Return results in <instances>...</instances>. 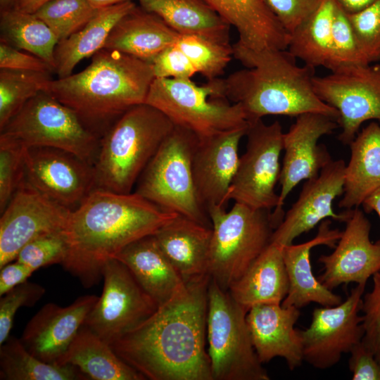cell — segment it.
I'll use <instances>...</instances> for the list:
<instances>
[{"instance_id":"cell-1","label":"cell","mask_w":380,"mask_h":380,"mask_svg":"<svg viewBox=\"0 0 380 380\" xmlns=\"http://www.w3.org/2000/svg\"><path fill=\"white\" fill-rule=\"evenodd\" d=\"M209 274L184 288L111 348L151 380H213L205 349Z\"/></svg>"},{"instance_id":"cell-2","label":"cell","mask_w":380,"mask_h":380,"mask_svg":"<svg viewBox=\"0 0 380 380\" xmlns=\"http://www.w3.org/2000/svg\"><path fill=\"white\" fill-rule=\"evenodd\" d=\"M177 215L134 192L95 189L70 210L64 229L68 251L62 265L90 288L103 277L108 260L131 243L154 234Z\"/></svg>"},{"instance_id":"cell-3","label":"cell","mask_w":380,"mask_h":380,"mask_svg":"<svg viewBox=\"0 0 380 380\" xmlns=\"http://www.w3.org/2000/svg\"><path fill=\"white\" fill-rule=\"evenodd\" d=\"M233 56L246 68L221 79L223 96L239 104L249 122L270 115L321 113L338 122V112L315 94L314 68L296 64L288 50L252 51L238 43Z\"/></svg>"},{"instance_id":"cell-4","label":"cell","mask_w":380,"mask_h":380,"mask_svg":"<svg viewBox=\"0 0 380 380\" xmlns=\"http://www.w3.org/2000/svg\"><path fill=\"white\" fill-rule=\"evenodd\" d=\"M154 79L151 63L103 48L83 70L50 80L44 91L101 139L126 111L145 103Z\"/></svg>"},{"instance_id":"cell-5","label":"cell","mask_w":380,"mask_h":380,"mask_svg":"<svg viewBox=\"0 0 380 380\" xmlns=\"http://www.w3.org/2000/svg\"><path fill=\"white\" fill-rule=\"evenodd\" d=\"M175 127L146 103L126 111L102 136L94 163L96 189L129 194L140 175Z\"/></svg>"},{"instance_id":"cell-6","label":"cell","mask_w":380,"mask_h":380,"mask_svg":"<svg viewBox=\"0 0 380 380\" xmlns=\"http://www.w3.org/2000/svg\"><path fill=\"white\" fill-rule=\"evenodd\" d=\"M208 213L212 228L208 274L228 290L269 246L284 216L236 202L229 211L213 205Z\"/></svg>"},{"instance_id":"cell-7","label":"cell","mask_w":380,"mask_h":380,"mask_svg":"<svg viewBox=\"0 0 380 380\" xmlns=\"http://www.w3.org/2000/svg\"><path fill=\"white\" fill-rule=\"evenodd\" d=\"M145 103L198 139L248 128L250 124L242 107L223 97L220 78L199 86L191 79L155 77Z\"/></svg>"},{"instance_id":"cell-8","label":"cell","mask_w":380,"mask_h":380,"mask_svg":"<svg viewBox=\"0 0 380 380\" xmlns=\"http://www.w3.org/2000/svg\"><path fill=\"white\" fill-rule=\"evenodd\" d=\"M198 139L190 130L175 125L140 175L134 193L166 211L211 227L193 178L192 156Z\"/></svg>"},{"instance_id":"cell-9","label":"cell","mask_w":380,"mask_h":380,"mask_svg":"<svg viewBox=\"0 0 380 380\" xmlns=\"http://www.w3.org/2000/svg\"><path fill=\"white\" fill-rule=\"evenodd\" d=\"M210 277L206 336L213 380H269L253 346L248 312Z\"/></svg>"},{"instance_id":"cell-10","label":"cell","mask_w":380,"mask_h":380,"mask_svg":"<svg viewBox=\"0 0 380 380\" xmlns=\"http://www.w3.org/2000/svg\"><path fill=\"white\" fill-rule=\"evenodd\" d=\"M1 132L19 139L27 148L51 147L72 153L94 165L100 138L77 114L46 91L28 101Z\"/></svg>"},{"instance_id":"cell-11","label":"cell","mask_w":380,"mask_h":380,"mask_svg":"<svg viewBox=\"0 0 380 380\" xmlns=\"http://www.w3.org/2000/svg\"><path fill=\"white\" fill-rule=\"evenodd\" d=\"M245 153L239 158L227 201L251 208L272 210L279 203L275 192L279 182L284 132L277 120L270 125L262 119L249 122Z\"/></svg>"},{"instance_id":"cell-12","label":"cell","mask_w":380,"mask_h":380,"mask_svg":"<svg viewBox=\"0 0 380 380\" xmlns=\"http://www.w3.org/2000/svg\"><path fill=\"white\" fill-rule=\"evenodd\" d=\"M312 84L317 96L338 112L343 144L352 142L365 122L380 121V62L344 66L314 76Z\"/></svg>"},{"instance_id":"cell-13","label":"cell","mask_w":380,"mask_h":380,"mask_svg":"<svg viewBox=\"0 0 380 380\" xmlns=\"http://www.w3.org/2000/svg\"><path fill=\"white\" fill-rule=\"evenodd\" d=\"M102 275V293L83 325L112 345L150 317L158 305L118 260H108Z\"/></svg>"},{"instance_id":"cell-14","label":"cell","mask_w":380,"mask_h":380,"mask_svg":"<svg viewBox=\"0 0 380 380\" xmlns=\"http://www.w3.org/2000/svg\"><path fill=\"white\" fill-rule=\"evenodd\" d=\"M365 286L357 284L337 305L314 309L309 327L299 330L304 361L317 369L332 367L362 341L365 329L359 313Z\"/></svg>"},{"instance_id":"cell-15","label":"cell","mask_w":380,"mask_h":380,"mask_svg":"<svg viewBox=\"0 0 380 380\" xmlns=\"http://www.w3.org/2000/svg\"><path fill=\"white\" fill-rule=\"evenodd\" d=\"M70 210L40 193L24 178L1 213L0 268L14 261L30 241L64 230Z\"/></svg>"},{"instance_id":"cell-16","label":"cell","mask_w":380,"mask_h":380,"mask_svg":"<svg viewBox=\"0 0 380 380\" xmlns=\"http://www.w3.org/2000/svg\"><path fill=\"white\" fill-rule=\"evenodd\" d=\"M25 179L40 193L71 210L96 189L94 165L72 153L51 147L27 148Z\"/></svg>"},{"instance_id":"cell-17","label":"cell","mask_w":380,"mask_h":380,"mask_svg":"<svg viewBox=\"0 0 380 380\" xmlns=\"http://www.w3.org/2000/svg\"><path fill=\"white\" fill-rule=\"evenodd\" d=\"M346 165L342 159L331 160L317 177L307 179L298 199L274 230L271 242L281 246L291 244L327 218L346 222L352 209L341 213L333 209L335 198L343 194Z\"/></svg>"},{"instance_id":"cell-18","label":"cell","mask_w":380,"mask_h":380,"mask_svg":"<svg viewBox=\"0 0 380 380\" xmlns=\"http://www.w3.org/2000/svg\"><path fill=\"white\" fill-rule=\"evenodd\" d=\"M337 127L336 120L321 113H308L296 117L295 122L284 133V156L279 182L281 191L274 213L284 215L283 205L291 191L304 179L317 177L332 160L319 139L331 134Z\"/></svg>"},{"instance_id":"cell-19","label":"cell","mask_w":380,"mask_h":380,"mask_svg":"<svg viewBox=\"0 0 380 380\" xmlns=\"http://www.w3.org/2000/svg\"><path fill=\"white\" fill-rule=\"evenodd\" d=\"M370 229L364 213L357 208L352 209L334 251L318 259L323 272L317 279L324 286L332 290L343 284H367L380 270V240H370Z\"/></svg>"},{"instance_id":"cell-20","label":"cell","mask_w":380,"mask_h":380,"mask_svg":"<svg viewBox=\"0 0 380 380\" xmlns=\"http://www.w3.org/2000/svg\"><path fill=\"white\" fill-rule=\"evenodd\" d=\"M248 128L198 139L192 156V173L197 198L207 213L210 207L225 208L228 202L240 158L239 143Z\"/></svg>"},{"instance_id":"cell-21","label":"cell","mask_w":380,"mask_h":380,"mask_svg":"<svg viewBox=\"0 0 380 380\" xmlns=\"http://www.w3.org/2000/svg\"><path fill=\"white\" fill-rule=\"evenodd\" d=\"M98 298L85 295L66 307L46 303L25 326L20 338L22 343L38 359L57 365Z\"/></svg>"},{"instance_id":"cell-22","label":"cell","mask_w":380,"mask_h":380,"mask_svg":"<svg viewBox=\"0 0 380 380\" xmlns=\"http://www.w3.org/2000/svg\"><path fill=\"white\" fill-rule=\"evenodd\" d=\"M300 315L299 308L277 303H260L249 308L246 323L261 363L281 357L291 371L301 366L302 339L299 330L294 329Z\"/></svg>"},{"instance_id":"cell-23","label":"cell","mask_w":380,"mask_h":380,"mask_svg":"<svg viewBox=\"0 0 380 380\" xmlns=\"http://www.w3.org/2000/svg\"><path fill=\"white\" fill-rule=\"evenodd\" d=\"M341 235L342 232L332 229L331 221L326 219L320 222L317 234L313 239L302 243H291L282 247L289 287L281 306H295L300 309L312 302L324 307L335 306L342 303L339 295L334 293L315 277L310 262L312 248L324 245L334 248Z\"/></svg>"},{"instance_id":"cell-24","label":"cell","mask_w":380,"mask_h":380,"mask_svg":"<svg viewBox=\"0 0 380 380\" xmlns=\"http://www.w3.org/2000/svg\"><path fill=\"white\" fill-rule=\"evenodd\" d=\"M239 33L236 43L252 51L287 49L290 34L264 0H205Z\"/></svg>"},{"instance_id":"cell-25","label":"cell","mask_w":380,"mask_h":380,"mask_svg":"<svg viewBox=\"0 0 380 380\" xmlns=\"http://www.w3.org/2000/svg\"><path fill=\"white\" fill-rule=\"evenodd\" d=\"M153 235L184 281L208 274L211 227L177 214Z\"/></svg>"},{"instance_id":"cell-26","label":"cell","mask_w":380,"mask_h":380,"mask_svg":"<svg viewBox=\"0 0 380 380\" xmlns=\"http://www.w3.org/2000/svg\"><path fill=\"white\" fill-rule=\"evenodd\" d=\"M114 258L127 266L158 307L185 285L184 280L163 252L153 234L131 243Z\"/></svg>"},{"instance_id":"cell-27","label":"cell","mask_w":380,"mask_h":380,"mask_svg":"<svg viewBox=\"0 0 380 380\" xmlns=\"http://www.w3.org/2000/svg\"><path fill=\"white\" fill-rule=\"evenodd\" d=\"M179 35L158 15L136 5L115 25L104 48L151 63Z\"/></svg>"},{"instance_id":"cell-28","label":"cell","mask_w":380,"mask_h":380,"mask_svg":"<svg viewBox=\"0 0 380 380\" xmlns=\"http://www.w3.org/2000/svg\"><path fill=\"white\" fill-rule=\"evenodd\" d=\"M282 247L271 242L231 285L228 291L238 303L249 310L257 304L282 303L289 287Z\"/></svg>"},{"instance_id":"cell-29","label":"cell","mask_w":380,"mask_h":380,"mask_svg":"<svg viewBox=\"0 0 380 380\" xmlns=\"http://www.w3.org/2000/svg\"><path fill=\"white\" fill-rule=\"evenodd\" d=\"M350 158L345 169L343 198L338 206L357 208L380 188V125L371 122L349 144Z\"/></svg>"},{"instance_id":"cell-30","label":"cell","mask_w":380,"mask_h":380,"mask_svg":"<svg viewBox=\"0 0 380 380\" xmlns=\"http://www.w3.org/2000/svg\"><path fill=\"white\" fill-rule=\"evenodd\" d=\"M135 6L127 1L99 8L82 29L58 42L54 51V72L58 78L70 75L81 61L104 48L115 25Z\"/></svg>"},{"instance_id":"cell-31","label":"cell","mask_w":380,"mask_h":380,"mask_svg":"<svg viewBox=\"0 0 380 380\" xmlns=\"http://www.w3.org/2000/svg\"><path fill=\"white\" fill-rule=\"evenodd\" d=\"M179 34H196L229 43L230 25L205 0H137Z\"/></svg>"},{"instance_id":"cell-32","label":"cell","mask_w":380,"mask_h":380,"mask_svg":"<svg viewBox=\"0 0 380 380\" xmlns=\"http://www.w3.org/2000/svg\"><path fill=\"white\" fill-rule=\"evenodd\" d=\"M57 365L74 366L89 379H146L142 374L120 358L110 344L84 325Z\"/></svg>"},{"instance_id":"cell-33","label":"cell","mask_w":380,"mask_h":380,"mask_svg":"<svg viewBox=\"0 0 380 380\" xmlns=\"http://www.w3.org/2000/svg\"><path fill=\"white\" fill-rule=\"evenodd\" d=\"M336 4L335 0H322L290 34L289 52L306 65L331 68V25Z\"/></svg>"},{"instance_id":"cell-34","label":"cell","mask_w":380,"mask_h":380,"mask_svg":"<svg viewBox=\"0 0 380 380\" xmlns=\"http://www.w3.org/2000/svg\"><path fill=\"white\" fill-rule=\"evenodd\" d=\"M0 41L27 51L47 63L54 72V51L58 39L34 13L16 8L0 11Z\"/></svg>"},{"instance_id":"cell-35","label":"cell","mask_w":380,"mask_h":380,"mask_svg":"<svg viewBox=\"0 0 380 380\" xmlns=\"http://www.w3.org/2000/svg\"><path fill=\"white\" fill-rule=\"evenodd\" d=\"M1 380H84L89 378L78 368L42 361L31 354L20 338L9 336L0 346Z\"/></svg>"},{"instance_id":"cell-36","label":"cell","mask_w":380,"mask_h":380,"mask_svg":"<svg viewBox=\"0 0 380 380\" xmlns=\"http://www.w3.org/2000/svg\"><path fill=\"white\" fill-rule=\"evenodd\" d=\"M51 73L0 69V130L28 101L45 90Z\"/></svg>"},{"instance_id":"cell-37","label":"cell","mask_w":380,"mask_h":380,"mask_svg":"<svg viewBox=\"0 0 380 380\" xmlns=\"http://www.w3.org/2000/svg\"><path fill=\"white\" fill-rule=\"evenodd\" d=\"M175 44L187 56L197 72L208 80L221 75L233 56V46L196 34H179Z\"/></svg>"},{"instance_id":"cell-38","label":"cell","mask_w":380,"mask_h":380,"mask_svg":"<svg viewBox=\"0 0 380 380\" xmlns=\"http://www.w3.org/2000/svg\"><path fill=\"white\" fill-rule=\"evenodd\" d=\"M97 11L87 0H50L34 13L60 42L82 29Z\"/></svg>"},{"instance_id":"cell-39","label":"cell","mask_w":380,"mask_h":380,"mask_svg":"<svg viewBox=\"0 0 380 380\" xmlns=\"http://www.w3.org/2000/svg\"><path fill=\"white\" fill-rule=\"evenodd\" d=\"M27 147L17 138L0 134V211H4L25 178Z\"/></svg>"},{"instance_id":"cell-40","label":"cell","mask_w":380,"mask_h":380,"mask_svg":"<svg viewBox=\"0 0 380 380\" xmlns=\"http://www.w3.org/2000/svg\"><path fill=\"white\" fill-rule=\"evenodd\" d=\"M331 71L344 66L367 63L347 13L336 4L331 25Z\"/></svg>"},{"instance_id":"cell-41","label":"cell","mask_w":380,"mask_h":380,"mask_svg":"<svg viewBox=\"0 0 380 380\" xmlns=\"http://www.w3.org/2000/svg\"><path fill=\"white\" fill-rule=\"evenodd\" d=\"M68 245L64 230L41 236L27 243L18 253L17 260L34 272L42 267L61 264L66 258Z\"/></svg>"},{"instance_id":"cell-42","label":"cell","mask_w":380,"mask_h":380,"mask_svg":"<svg viewBox=\"0 0 380 380\" xmlns=\"http://www.w3.org/2000/svg\"><path fill=\"white\" fill-rule=\"evenodd\" d=\"M347 15L366 63L380 62V0Z\"/></svg>"},{"instance_id":"cell-43","label":"cell","mask_w":380,"mask_h":380,"mask_svg":"<svg viewBox=\"0 0 380 380\" xmlns=\"http://www.w3.org/2000/svg\"><path fill=\"white\" fill-rule=\"evenodd\" d=\"M44 293L45 289L42 286L26 281L1 296L0 346L10 336L18 310L23 306H33Z\"/></svg>"},{"instance_id":"cell-44","label":"cell","mask_w":380,"mask_h":380,"mask_svg":"<svg viewBox=\"0 0 380 380\" xmlns=\"http://www.w3.org/2000/svg\"><path fill=\"white\" fill-rule=\"evenodd\" d=\"M363 344L380 361V270L373 275L372 289L363 295Z\"/></svg>"},{"instance_id":"cell-45","label":"cell","mask_w":380,"mask_h":380,"mask_svg":"<svg viewBox=\"0 0 380 380\" xmlns=\"http://www.w3.org/2000/svg\"><path fill=\"white\" fill-rule=\"evenodd\" d=\"M156 78L191 79L197 73L187 56L174 43L151 62Z\"/></svg>"},{"instance_id":"cell-46","label":"cell","mask_w":380,"mask_h":380,"mask_svg":"<svg viewBox=\"0 0 380 380\" xmlns=\"http://www.w3.org/2000/svg\"><path fill=\"white\" fill-rule=\"evenodd\" d=\"M322 0H264L290 34L321 4Z\"/></svg>"},{"instance_id":"cell-47","label":"cell","mask_w":380,"mask_h":380,"mask_svg":"<svg viewBox=\"0 0 380 380\" xmlns=\"http://www.w3.org/2000/svg\"><path fill=\"white\" fill-rule=\"evenodd\" d=\"M0 69L53 72L42 59L32 53H24L2 41H0Z\"/></svg>"},{"instance_id":"cell-48","label":"cell","mask_w":380,"mask_h":380,"mask_svg":"<svg viewBox=\"0 0 380 380\" xmlns=\"http://www.w3.org/2000/svg\"><path fill=\"white\" fill-rule=\"evenodd\" d=\"M348 361L353 380H380V361L362 341L351 349Z\"/></svg>"},{"instance_id":"cell-49","label":"cell","mask_w":380,"mask_h":380,"mask_svg":"<svg viewBox=\"0 0 380 380\" xmlns=\"http://www.w3.org/2000/svg\"><path fill=\"white\" fill-rule=\"evenodd\" d=\"M0 270V296L25 282L34 272L31 268L17 260L5 265Z\"/></svg>"},{"instance_id":"cell-50","label":"cell","mask_w":380,"mask_h":380,"mask_svg":"<svg viewBox=\"0 0 380 380\" xmlns=\"http://www.w3.org/2000/svg\"><path fill=\"white\" fill-rule=\"evenodd\" d=\"M376 0H335L336 3L346 13H355L369 6Z\"/></svg>"},{"instance_id":"cell-51","label":"cell","mask_w":380,"mask_h":380,"mask_svg":"<svg viewBox=\"0 0 380 380\" xmlns=\"http://www.w3.org/2000/svg\"><path fill=\"white\" fill-rule=\"evenodd\" d=\"M362 205L366 213L375 212L380 217V188L371 194Z\"/></svg>"},{"instance_id":"cell-52","label":"cell","mask_w":380,"mask_h":380,"mask_svg":"<svg viewBox=\"0 0 380 380\" xmlns=\"http://www.w3.org/2000/svg\"><path fill=\"white\" fill-rule=\"evenodd\" d=\"M50 0H18L15 8L30 13H34L40 6Z\"/></svg>"},{"instance_id":"cell-53","label":"cell","mask_w":380,"mask_h":380,"mask_svg":"<svg viewBox=\"0 0 380 380\" xmlns=\"http://www.w3.org/2000/svg\"><path fill=\"white\" fill-rule=\"evenodd\" d=\"M94 8L96 9L110 6L119 3L132 0H87Z\"/></svg>"},{"instance_id":"cell-54","label":"cell","mask_w":380,"mask_h":380,"mask_svg":"<svg viewBox=\"0 0 380 380\" xmlns=\"http://www.w3.org/2000/svg\"><path fill=\"white\" fill-rule=\"evenodd\" d=\"M18 0H0V11L15 7Z\"/></svg>"}]
</instances>
